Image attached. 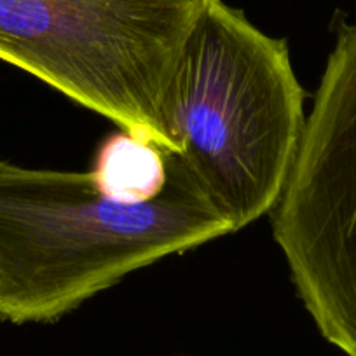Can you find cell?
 <instances>
[{
	"mask_svg": "<svg viewBox=\"0 0 356 356\" xmlns=\"http://www.w3.org/2000/svg\"><path fill=\"white\" fill-rule=\"evenodd\" d=\"M177 152L147 200L89 173L0 161V318L51 323L164 257L232 234Z\"/></svg>",
	"mask_w": 356,
	"mask_h": 356,
	"instance_id": "cell-1",
	"label": "cell"
},
{
	"mask_svg": "<svg viewBox=\"0 0 356 356\" xmlns=\"http://www.w3.org/2000/svg\"><path fill=\"white\" fill-rule=\"evenodd\" d=\"M306 115L285 40L200 0L175 81V152L234 232L278 204Z\"/></svg>",
	"mask_w": 356,
	"mask_h": 356,
	"instance_id": "cell-2",
	"label": "cell"
},
{
	"mask_svg": "<svg viewBox=\"0 0 356 356\" xmlns=\"http://www.w3.org/2000/svg\"><path fill=\"white\" fill-rule=\"evenodd\" d=\"M197 2L0 0V60L175 152V81Z\"/></svg>",
	"mask_w": 356,
	"mask_h": 356,
	"instance_id": "cell-3",
	"label": "cell"
},
{
	"mask_svg": "<svg viewBox=\"0 0 356 356\" xmlns=\"http://www.w3.org/2000/svg\"><path fill=\"white\" fill-rule=\"evenodd\" d=\"M273 232L327 342L356 356V23L328 54Z\"/></svg>",
	"mask_w": 356,
	"mask_h": 356,
	"instance_id": "cell-4",
	"label": "cell"
},
{
	"mask_svg": "<svg viewBox=\"0 0 356 356\" xmlns=\"http://www.w3.org/2000/svg\"><path fill=\"white\" fill-rule=\"evenodd\" d=\"M91 171L108 193L122 200H147L166 182V150L121 131L105 140Z\"/></svg>",
	"mask_w": 356,
	"mask_h": 356,
	"instance_id": "cell-5",
	"label": "cell"
}]
</instances>
